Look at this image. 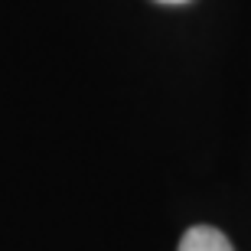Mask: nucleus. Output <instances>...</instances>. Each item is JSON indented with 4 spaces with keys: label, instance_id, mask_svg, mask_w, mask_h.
Here are the masks:
<instances>
[{
    "label": "nucleus",
    "instance_id": "f257e3e1",
    "mask_svg": "<svg viewBox=\"0 0 251 251\" xmlns=\"http://www.w3.org/2000/svg\"><path fill=\"white\" fill-rule=\"evenodd\" d=\"M176 251H235V248L219 228H212V225H193V228L179 238Z\"/></svg>",
    "mask_w": 251,
    "mask_h": 251
},
{
    "label": "nucleus",
    "instance_id": "f03ea898",
    "mask_svg": "<svg viewBox=\"0 0 251 251\" xmlns=\"http://www.w3.org/2000/svg\"><path fill=\"white\" fill-rule=\"evenodd\" d=\"M160 3H186V0H160Z\"/></svg>",
    "mask_w": 251,
    "mask_h": 251
}]
</instances>
